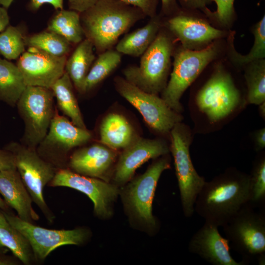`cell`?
<instances>
[{
	"mask_svg": "<svg viewBox=\"0 0 265 265\" xmlns=\"http://www.w3.org/2000/svg\"><path fill=\"white\" fill-rule=\"evenodd\" d=\"M250 176L229 170L205 182L194 204V211L206 222L223 226L249 203Z\"/></svg>",
	"mask_w": 265,
	"mask_h": 265,
	"instance_id": "1",
	"label": "cell"
},
{
	"mask_svg": "<svg viewBox=\"0 0 265 265\" xmlns=\"http://www.w3.org/2000/svg\"><path fill=\"white\" fill-rule=\"evenodd\" d=\"M81 14L85 38L100 53L111 49L121 35L145 16L120 0H100Z\"/></svg>",
	"mask_w": 265,
	"mask_h": 265,
	"instance_id": "2",
	"label": "cell"
},
{
	"mask_svg": "<svg viewBox=\"0 0 265 265\" xmlns=\"http://www.w3.org/2000/svg\"><path fill=\"white\" fill-rule=\"evenodd\" d=\"M167 155L160 157L142 174L137 176L120 191L125 210L132 224L153 235L159 223L153 214V202L162 173L170 168Z\"/></svg>",
	"mask_w": 265,
	"mask_h": 265,
	"instance_id": "3",
	"label": "cell"
},
{
	"mask_svg": "<svg viewBox=\"0 0 265 265\" xmlns=\"http://www.w3.org/2000/svg\"><path fill=\"white\" fill-rule=\"evenodd\" d=\"M172 49L170 38L159 33L142 55L139 65L124 69L125 79L145 92L158 95L166 85Z\"/></svg>",
	"mask_w": 265,
	"mask_h": 265,
	"instance_id": "4",
	"label": "cell"
},
{
	"mask_svg": "<svg viewBox=\"0 0 265 265\" xmlns=\"http://www.w3.org/2000/svg\"><path fill=\"white\" fill-rule=\"evenodd\" d=\"M4 148L13 155L16 169L33 202L52 223L55 216L45 202L43 190L58 169L41 157L35 148L16 142L9 143Z\"/></svg>",
	"mask_w": 265,
	"mask_h": 265,
	"instance_id": "5",
	"label": "cell"
},
{
	"mask_svg": "<svg viewBox=\"0 0 265 265\" xmlns=\"http://www.w3.org/2000/svg\"><path fill=\"white\" fill-rule=\"evenodd\" d=\"M54 97L51 89L26 86L16 104L25 125L22 144L36 149L44 138L56 112Z\"/></svg>",
	"mask_w": 265,
	"mask_h": 265,
	"instance_id": "6",
	"label": "cell"
},
{
	"mask_svg": "<svg viewBox=\"0 0 265 265\" xmlns=\"http://www.w3.org/2000/svg\"><path fill=\"white\" fill-rule=\"evenodd\" d=\"M253 207L249 203L243 206L223 227L229 244L244 263L257 257L260 264L265 259V217Z\"/></svg>",
	"mask_w": 265,
	"mask_h": 265,
	"instance_id": "7",
	"label": "cell"
},
{
	"mask_svg": "<svg viewBox=\"0 0 265 265\" xmlns=\"http://www.w3.org/2000/svg\"><path fill=\"white\" fill-rule=\"evenodd\" d=\"M217 53V45L212 43L202 50L184 48L175 54L170 79L161 97L171 109L178 113L182 111L180 101L183 94Z\"/></svg>",
	"mask_w": 265,
	"mask_h": 265,
	"instance_id": "8",
	"label": "cell"
},
{
	"mask_svg": "<svg viewBox=\"0 0 265 265\" xmlns=\"http://www.w3.org/2000/svg\"><path fill=\"white\" fill-rule=\"evenodd\" d=\"M170 132L171 151L183 212L186 217H190L194 212L196 199L206 181L197 173L192 162L189 153L191 137L188 130L179 123Z\"/></svg>",
	"mask_w": 265,
	"mask_h": 265,
	"instance_id": "9",
	"label": "cell"
},
{
	"mask_svg": "<svg viewBox=\"0 0 265 265\" xmlns=\"http://www.w3.org/2000/svg\"><path fill=\"white\" fill-rule=\"evenodd\" d=\"M114 84L118 93L139 112L147 125L157 132L169 133L181 121L179 113L171 109L157 95L145 92L120 77L115 78Z\"/></svg>",
	"mask_w": 265,
	"mask_h": 265,
	"instance_id": "10",
	"label": "cell"
},
{
	"mask_svg": "<svg viewBox=\"0 0 265 265\" xmlns=\"http://www.w3.org/2000/svg\"><path fill=\"white\" fill-rule=\"evenodd\" d=\"M86 129L79 128L55 112L44 138L36 148L38 154L57 169L67 164L69 153L92 138Z\"/></svg>",
	"mask_w": 265,
	"mask_h": 265,
	"instance_id": "11",
	"label": "cell"
},
{
	"mask_svg": "<svg viewBox=\"0 0 265 265\" xmlns=\"http://www.w3.org/2000/svg\"><path fill=\"white\" fill-rule=\"evenodd\" d=\"M2 212L8 222L27 240L36 261L44 260L53 251L60 246L81 245L90 236L89 230L84 228L48 229L23 220L11 212Z\"/></svg>",
	"mask_w": 265,
	"mask_h": 265,
	"instance_id": "12",
	"label": "cell"
},
{
	"mask_svg": "<svg viewBox=\"0 0 265 265\" xmlns=\"http://www.w3.org/2000/svg\"><path fill=\"white\" fill-rule=\"evenodd\" d=\"M48 185L53 187H68L85 194L93 203L94 213L102 219L112 215L113 204L120 193L114 184L79 174L68 168L58 169Z\"/></svg>",
	"mask_w": 265,
	"mask_h": 265,
	"instance_id": "13",
	"label": "cell"
},
{
	"mask_svg": "<svg viewBox=\"0 0 265 265\" xmlns=\"http://www.w3.org/2000/svg\"><path fill=\"white\" fill-rule=\"evenodd\" d=\"M239 101V92L231 76L221 69L214 73L196 96L199 109L213 122L229 115Z\"/></svg>",
	"mask_w": 265,
	"mask_h": 265,
	"instance_id": "14",
	"label": "cell"
},
{
	"mask_svg": "<svg viewBox=\"0 0 265 265\" xmlns=\"http://www.w3.org/2000/svg\"><path fill=\"white\" fill-rule=\"evenodd\" d=\"M67 56L58 57L29 47L19 58L17 66L26 86L51 89L65 72Z\"/></svg>",
	"mask_w": 265,
	"mask_h": 265,
	"instance_id": "15",
	"label": "cell"
},
{
	"mask_svg": "<svg viewBox=\"0 0 265 265\" xmlns=\"http://www.w3.org/2000/svg\"><path fill=\"white\" fill-rule=\"evenodd\" d=\"M169 148L166 143L159 139L137 137L123 150L113 173V181L118 186L128 183L135 170L150 159L167 155Z\"/></svg>",
	"mask_w": 265,
	"mask_h": 265,
	"instance_id": "16",
	"label": "cell"
},
{
	"mask_svg": "<svg viewBox=\"0 0 265 265\" xmlns=\"http://www.w3.org/2000/svg\"><path fill=\"white\" fill-rule=\"evenodd\" d=\"M218 226L208 222L192 236L188 245L189 252L197 254L213 265H242L230 253L229 240L219 233Z\"/></svg>",
	"mask_w": 265,
	"mask_h": 265,
	"instance_id": "17",
	"label": "cell"
},
{
	"mask_svg": "<svg viewBox=\"0 0 265 265\" xmlns=\"http://www.w3.org/2000/svg\"><path fill=\"white\" fill-rule=\"evenodd\" d=\"M113 150L103 144H94L74 151L69 157V169L79 174L108 182L116 159Z\"/></svg>",
	"mask_w": 265,
	"mask_h": 265,
	"instance_id": "18",
	"label": "cell"
},
{
	"mask_svg": "<svg viewBox=\"0 0 265 265\" xmlns=\"http://www.w3.org/2000/svg\"><path fill=\"white\" fill-rule=\"evenodd\" d=\"M168 26L184 48L189 50L207 44L224 34L201 19L185 15L172 18Z\"/></svg>",
	"mask_w": 265,
	"mask_h": 265,
	"instance_id": "19",
	"label": "cell"
},
{
	"mask_svg": "<svg viewBox=\"0 0 265 265\" xmlns=\"http://www.w3.org/2000/svg\"><path fill=\"white\" fill-rule=\"evenodd\" d=\"M0 193L20 218L32 223L39 220L32 206L31 197L16 168L0 171Z\"/></svg>",
	"mask_w": 265,
	"mask_h": 265,
	"instance_id": "20",
	"label": "cell"
},
{
	"mask_svg": "<svg viewBox=\"0 0 265 265\" xmlns=\"http://www.w3.org/2000/svg\"><path fill=\"white\" fill-rule=\"evenodd\" d=\"M100 137L101 143L115 150L124 149L137 138L127 118L117 113H109L103 119Z\"/></svg>",
	"mask_w": 265,
	"mask_h": 265,
	"instance_id": "21",
	"label": "cell"
},
{
	"mask_svg": "<svg viewBox=\"0 0 265 265\" xmlns=\"http://www.w3.org/2000/svg\"><path fill=\"white\" fill-rule=\"evenodd\" d=\"M93 48L91 41L85 38L78 44L66 61L65 71L69 76L75 88L80 93L95 59Z\"/></svg>",
	"mask_w": 265,
	"mask_h": 265,
	"instance_id": "22",
	"label": "cell"
},
{
	"mask_svg": "<svg viewBox=\"0 0 265 265\" xmlns=\"http://www.w3.org/2000/svg\"><path fill=\"white\" fill-rule=\"evenodd\" d=\"M73 84L65 71L51 88L60 110L73 124L86 129L74 92Z\"/></svg>",
	"mask_w": 265,
	"mask_h": 265,
	"instance_id": "23",
	"label": "cell"
},
{
	"mask_svg": "<svg viewBox=\"0 0 265 265\" xmlns=\"http://www.w3.org/2000/svg\"><path fill=\"white\" fill-rule=\"evenodd\" d=\"M26 87L17 65L0 58V101L15 106Z\"/></svg>",
	"mask_w": 265,
	"mask_h": 265,
	"instance_id": "24",
	"label": "cell"
},
{
	"mask_svg": "<svg viewBox=\"0 0 265 265\" xmlns=\"http://www.w3.org/2000/svg\"><path fill=\"white\" fill-rule=\"evenodd\" d=\"M159 27V21L153 18L143 27L127 34L117 43L116 50L133 56L142 55L156 37Z\"/></svg>",
	"mask_w": 265,
	"mask_h": 265,
	"instance_id": "25",
	"label": "cell"
},
{
	"mask_svg": "<svg viewBox=\"0 0 265 265\" xmlns=\"http://www.w3.org/2000/svg\"><path fill=\"white\" fill-rule=\"evenodd\" d=\"M0 241L24 265H30L35 260L28 242L8 222L2 211H0Z\"/></svg>",
	"mask_w": 265,
	"mask_h": 265,
	"instance_id": "26",
	"label": "cell"
},
{
	"mask_svg": "<svg viewBox=\"0 0 265 265\" xmlns=\"http://www.w3.org/2000/svg\"><path fill=\"white\" fill-rule=\"evenodd\" d=\"M47 30L62 36L71 44H79L85 36L80 13L61 9L50 20Z\"/></svg>",
	"mask_w": 265,
	"mask_h": 265,
	"instance_id": "27",
	"label": "cell"
},
{
	"mask_svg": "<svg viewBox=\"0 0 265 265\" xmlns=\"http://www.w3.org/2000/svg\"><path fill=\"white\" fill-rule=\"evenodd\" d=\"M121 55L116 50L100 53L93 63L83 83L80 93H85L106 78L120 63Z\"/></svg>",
	"mask_w": 265,
	"mask_h": 265,
	"instance_id": "28",
	"label": "cell"
},
{
	"mask_svg": "<svg viewBox=\"0 0 265 265\" xmlns=\"http://www.w3.org/2000/svg\"><path fill=\"white\" fill-rule=\"evenodd\" d=\"M25 40L26 46L56 56H67L71 49L72 44L66 39L48 30L25 37Z\"/></svg>",
	"mask_w": 265,
	"mask_h": 265,
	"instance_id": "29",
	"label": "cell"
},
{
	"mask_svg": "<svg viewBox=\"0 0 265 265\" xmlns=\"http://www.w3.org/2000/svg\"><path fill=\"white\" fill-rule=\"evenodd\" d=\"M250 63L245 73L248 101L259 105L265 102V62L262 59Z\"/></svg>",
	"mask_w": 265,
	"mask_h": 265,
	"instance_id": "30",
	"label": "cell"
},
{
	"mask_svg": "<svg viewBox=\"0 0 265 265\" xmlns=\"http://www.w3.org/2000/svg\"><path fill=\"white\" fill-rule=\"evenodd\" d=\"M25 39L20 28L8 25L0 33V54L8 60L18 58L25 52Z\"/></svg>",
	"mask_w": 265,
	"mask_h": 265,
	"instance_id": "31",
	"label": "cell"
},
{
	"mask_svg": "<svg viewBox=\"0 0 265 265\" xmlns=\"http://www.w3.org/2000/svg\"><path fill=\"white\" fill-rule=\"evenodd\" d=\"M254 43L249 53L242 55L233 49L234 60L238 64L250 63L265 56V16L256 24L253 30Z\"/></svg>",
	"mask_w": 265,
	"mask_h": 265,
	"instance_id": "32",
	"label": "cell"
},
{
	"mask_svg": "<svg viewBox=\"0 0 265 265\" xmlns=\"http://www.w3.org/2000/svg\"><path fill=\"white\" fill-rule=\"evenodd\" d=\"M250 197L249 204L263 203L265 198V160L257 162L250 176Z\"/></svg>",
	"mask_w": 265,
	"mask_h": 265,
	"instance_id": "33",
	"label": "cell"
},
{
	"mask_svg": "<svg viewBox=\"0 0 265 265\" xmlns=\"http://www.w3.org/2000/svg\"><path fill=\"white\" fill-rule=\"evenodd\" d=\"M206 5L207 3L214 1L217 8L215 12L210 10L206 14L214 18L217 21L224 26L228 25L232 21L235 14L234 2L235 0H202Z\"/></svg>",
	"mask_w": 265,
	"mask_h": 265,
	"instance_id": "34",
	"label": "cell"
},
{
	"mask_svg": "<svg viewBox=\"0 0 265 265\" xmlns=\"http://www.w3.org/2000/svg\"><path fill=\"white\" fill-rule=\"evenodd\" d=\"M14 0H0V5L8 9ZM45 3L50 4L56 10L63 9V0H30L29 8L33 11L38 10Z\"/></svg>",
	"mask_w": 265,
	"mask_h": 265,
	"instance_id": "35",
	"label": "cell"
},
{
	"mask_svg": "<svg viewBox=\"0 0 265 265\" xmlns=\"http://www.w3.org/2000/svg\"><path fill=\"white\" fill-rule=\"evenodd\" d=\"M123 2L139 9L145 16L154 17L157 0H120Z\"/></svg>",
	"mask_w": 265,
	"mask_h": 265,
	"instance_id": "36",
	"label": "cell"
},
{
	"mask_svg": "<svg viewBox=\"0 0 265 265\" xmlns=\"http://www.w3.org/2000/svg\"><path fill=\"white\" fill-rule=\"evenodd\" d=\"M100 0H68L70 9L82 13L96 4Z\"/></svg>",
	"mask_w": 265,
	"mask_h": 265,
	"instance_id": "37",
	"label": "cell"
},
{
	"mask_svg": "<svg viewBox=\"0 0 265 265\" xmlns=\"http://www.w3.org/2000/svg\"><path fill=\"white\" fill-rule=\"evenodd\" d=\"M16 168L13 155L9 151L0 148V171Z\"/></svg>",
	"mask_w": 265,
	"mask_h": 265,
	"instance_id": "38",
	"label": "cell"
},
{
	"mask_svg": "<svg viewBox=\"0 0 265 265\" xmlns=\"http://www.w3.org/2000/svg\"><path fill=\"white\" fill-rule=\"evenodd\" d=\"M7 9L0 6V33L2 32L9 25V17Z\"/></svg>",
	"mask_w": 265,
	"mask_h": 265,
	"instance_id": "39",
	"label": "cell"
},
{
	"mask_svg": "<svg viewBox=\"0 0 265 265\" xmlns=\"http://www.w3.org/2000/svg\"><path fill=\"white\" fill-rule=\"evenodd\" d=\"M186 5L191 8H198L202 10L205 13L209 9L207 8L206 4L202 0H183Z\"/></svg>",
	"mask_w": 265,
	"mask_h": 265,
	"instance_id": "40",
	"label": "cell"
},
{
	"mask_svg": "<svg viewBox=\"0 0 265 265\" xmlns=\"http://www.w3.org/2000/svg\"><path fill=\"white\" fill-rule=\"evenodd\" d=\"M256 143L259 149H263L265 146V129L263 128L256 134Z\"/></svg>",
	"mask_w": 265,
	"mask_h": 265,
	"instance_id": "41",
	"label": "cell"
},
{
	"mask_svg": "<svg viewBox=\"0 0 265 265\" xmlns=\"http://www.w3.org/2000/svg\"><path fill=\"white\" fill-rule=\"evenodd\" d=\"M162 8L164 12H169L174 7L175 0H161Z\"/></svg>",
	"mask_w": 265,
	"mask_h": 265,
	"instance_id": "42",
	"label": "cell"
},
{
	"mask_svg": "<svg viewBox=\"0 0 265 265\" xmlns=\"http://www.w3.org/2000/svg\"><path fill=\"white\" fill-rule=\"evenodd\" d=\"M0 253V265H15L16 262L10 257L2 255Z\"/></svg>",
	"mask_w": 265,
	"mask_h": 265,
	"instance_id": "43",
	"label": "cell"
},
{
	"mask_svg": "<svg viewBox=\"0 0 265 265\" xmlns=\"http://www.w3.org/2000/svg\"><path fill=\"white\" fill-rule=\"evenodd\" d=\"M0 209L2 211L6 212H10L9 210V207L3 200L0 197Z\"/></svg>",
	"mask_w": 265,
	"mask_h": 265,
	"instance_id": "44",
	"label": "cell"
},
{
	"mask_svg": "<svg viewBox=\"0 0 265 265\" xmlns=\"http://www.w3.org/2000/svg\"><path fill=\"white\" fill-rule=\"evenodd\" d=\"M260 112L262 114V116H265V102L259 105Z\"/></svg>",
	"mask_w": 265,
	"mask_h": 265,
	"instance_id": "45",
	"label": "cell"
},
{
	"mask_svg": "<svg viewBox=\"0 0 265 265\" xmlns=\"http://www.w3.org/2000/svg\"><path fill=\"white\" fill-rule=\"evenodd\" d=\"M5 246H4L0 241V252H3Z\"/></svg>",
	"mask_w": 265,
	"mask_h": 265,
	"instance_id": "46",
	"label": "cell"
}]
</instances>
